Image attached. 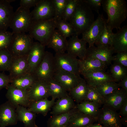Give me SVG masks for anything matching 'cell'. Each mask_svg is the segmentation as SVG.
Returning <instances> with one entry per match:
<instances>
[{"label": "cell", "mask_w": 127, "mask_h": 127, "mask_svg": "<svg viewBox=\"0 0 127 127\" xmlns=\"http://www.w3.org/2000/svg\"><path fill=\"white\" fill-rule=\"evenodd\" d=\"M102 5L104 11L107 13L108 19L106 23L112 30L120 28L122 23L127 17V7L124 0H103Z\"/></svg>", "instance_id": "obj_1"}, {"label": "cell", "mask_w": 127, "mask_h": 127, "mask_svg": "<svg viewBox=\"0 0 127 127\" xmlns=\"http://www.w3.org/2000/svg\"><path fill=\"white\" fill-rule=\"evenodd\" d=\"M92 11L83 0H78L75 10L69 21L79 35L87 30L94 21Z\"/></svg>", "instance_id": "obj_2"}, {"label": "cell", "mask_w": 127, "mask_h": 127, "mask_svg": "<svg viewBox=\"0 0 127 127\" xmlns=\"http://www.w3.org/2000/svg\"><path fill=\"white\" fill-rule=\"evenodd\" d=\"M56 28V20L49 19L33 21L28 32L33 38L45 46Z\"/></svg>", "instance_id": "obj_3"}, {"label": "cell", "mask_w": 127, "mask_h": 127, "mask_svg": "<svg viewBox=\"0 0 127 127\" xmlns=\"http://www.w3.org/2000/svg\"><path fill=\"white\" fill-rule=\"evenodd\" d=\"M33 21L29 9L19 7L14 12L9 27L13 34L28 32Z\"/></svg>", "instance_id": "obj_4"}, {"label": "cell", "mask_w": 127, "mask_h": 127, "mask_svg": "<svg viewBox=\"0 0 127 127\" xmlns=\"http://www.w3.org/2000/svg\"><path fill=\"white\" fill-rule=\"evenodd\" d=\"M34 42L33 38L29 34H14L8 50L13 56L27 55Z\"/></svg>", "instance_id": "obj_5"}, {"label": "cell", "mask_w": 127, "mask_h": 127, "mask_svg": "<svg viewBox=\"0 0 127 127\" xmlns=\"http://www.w3.org/2000/svg\"><path fill=\"white\" fill-rule=\"evenodd\" d=\"M56 70L54 56L46 51L42 60L32 74L38 80L47 81L53 78Z\"/></svg>", "instance_id": "obj_6"}, {"label": "cell", "mask_w": 127, "mask_h": 127, "mask_svg": "<svg viewBox=\"0 0 127 127\" xmlns=\"http://www.w3.org/2000/svg\"><path fill=\"white\" fill-rule=\"evenodd\" d=\"M57 70L79 75V59L67 53H56L54 56Z\"/></svg>", "instance_id": "obj_7"}, {"label": "cell", "mask_w": 127, "mask_h": 127, "mask_svg": "<svg viewBox=\"0 0 127 127\" xmlns=\"http://www.w3.org/2000/svg\"><path fill=\"white\" fill-rule=\"evenodd\" d=\"M106 20L102 14L99 13L96 19L91 26L82 34V38L88 44L89 47L94 46L95 42L103 31Z\"/></svg>", "instance_id": "obj_8"}, {"label": "cell", "mask_w": 127, "mask_h": 127, "mask_svg": "<svg viewBox=\"0 0 127 127\" xmlns=\"http://www.w3.org/2000/svg\"><path fill=\"white\" fill-rule=\"evenodd\" d=\"M121 118L116 111L103 106L100 109L96 119L104 127H122Z\"/></svg>", "instance_id": "obj_9"}, {"label": "cell", "mask_w": 127, "mask_h": 127, "mask_svg": "<svg viewBox=\"0 0 127 127\" xmlns=\"http://www.w3.org/2000/svg\"><path fill=\"white\" fill-rule=\"evenodd\" d=\"M7 91L6 96L16 108L18 105L28 107L31 103L29 97L28 90L16 88L9 84L6 88Z\"/></svg>", "instance_id": "obj_10"}, {"label": "cell", "mask_w": 127, "mask_h": 127, "mask_svg": "<svg viewBox=\"0 0 127 127\" xmlns=\"http://www.w3.org/2000/svg\"><path fill=\"white\" fill-rule=\"evenodd\" d=\"M31 13L33 21L54 18L55 11L52 0H40Z\"/></svg>", "instance_id": "obj_11"}, {"label": "cell", "mask_w": 127, "mask_h": 127, "mask_svg": "<svg viewBox=\"0 0 127 127\" xmlns=\"http://www.w3.org/2000/svg\"><path fill=\"white\" fill-rule=\"evenodd\" d=\"M8 71L12 79L30 73L27 60V55L22 56H13Z\"/></svg>", "instance_id": "obj_12"}, {"label": "cell", "mask_w": 127, "mask_h": 127, "mask_svg": "<svg viewBox=\"0 0 127 127\" xmlns=\"http://www.w3.org/2000/svg\"><path fill=\"white\" fill-rule=\"evenodd\" d=\"M18 121L16 107L10 102L0 106V127L16 125Z\"/></svg>", "instance_id": "obj_13"}, {"label": "cell", "mask_w": 127, "mask_h": 127, "mask_svg": "<svg viewBox=\"0 0 127 127\" xmlns=\"http://www.w3.org/2000/svg\"><path fill=\"white\" fill-rule=\"evenodd\" d=\"M78 36L75 34L70 37L67 40L66 51L70 54L83 60L86 57L87 42L82 38H79Z\"/></svg>", "instance_id": "obj_14"}, {"label": "cell", "mask_w": 127, "mask_h": 127, "mask_svg": "<svg viewBox=\"0 0 127 127\" xmlns=\"http://www.w3.org/2000/svg\"><path fill=\"white\" fill-rule=\"evenodd\" d=\"M45 46L39 42H34L28 55L30 73L32 74L42 60L45 51Z\"/></svg>", "instance_id": "obj_15"}, {"label": "cell", "mask_w": 127, "mask_h": 127, "mask_svg": "<svg viewBox=\"0 0 127 127\" xmlns=\"http://www.w3.org/2000/svg\"><path fill=\"white\" fill-rule=\"evenodd\" d=\"M52 78L69 91L77 85L82 78L79 75L57 70Z\"/></svg>", "instance_id": "obj_16"}, {"label": "cell", "mask_w": 127, "mask_h": 127, "mask_svg": "<svg viewBox=\"0 0 127 127\" xmlns=\"http://www.w3.org/2000/svg\"><path fill=\"white\" fill-rule=\"evenodd\" d=\"M127 98V93L119 87L104 97L103 106L117 111Z\"/></svg>", "instance_id": "obj_17"}, {"label": "cell", "mask_w": 127, "mask_h": 127, "mask_svg": "<svg viewBox=\"0 0 127 127\" xmlns=\"http://www.w3.org/2000/svg\"><path fill=\"white\" fill-rule=\"evenodd\" d=\"M114 53L111 47H95L87 48L86 56L92 57L104 63L107 66L111 64Z\"/></svg>", "instance_id": "obj_18"}, {"label": "cell", "mask_w": 127, "mask_h": 127, "mask_svg": "<svg viewBox=\"0 0 127 127\" xmlns=\"http://www.w3.org/2000/svg\"><path fill=\"white\" fill-rule=\"evenodd\" d=\"M79 71L81 75L89 71H105L107 65L95 58L86 56L83 60L79 59Z\"/></svg>", "instance_id": "obj_19"}, {"label": "cell", "mask_w": 127, "mask_h": 127, "mask_svg": "<svg viewBox=\"0 0 127 127\" xmlns=\"http://www.w3.org/2000/svg\"><path fill=\"white\" fill-rule=\"evenodd\" d=\"M28 91L31 103L50 96L47 81L37 80Z\"/></svg>", "instance_id": "obj_20"}, {"label": "cell", "mask_w": 127, "mask_h": 127, "mask_svg": "<svg viewBox=\"0 0 127 127\" xmlns=\"http://www.w3.org/2000/svg\"><path fill=\"white\" fill-rule=\"evenodd\" d=\"M82 75L87 84L94 87L107 81H114L110 74L106 73L105 71H95Z\"/></svg>", "instance_id": "obj_21"}, {"label": "cell", "mask_w": 127, "mask_h": 127, "mask_svg": "<svg viewBox=\"0 0 127 127\" xmlns=\"http://www.w3.org/2000/svg\"><path fill=\"white\" fill-rule=\"evenodd\" d=\"M111 47L114 53L127 51V26L121 28L114 33Z\"/></svg>", "instance_id": "obj_22"}, {"label": "cell", "mask_w": 127, "mask_h": 127, "mask_svg": "<svg viewBox=\"0 0 127 127\" xmlns=\"http://www.w3.org/2000/svg\"><path fill=\"white\" fill-rule=\"evenodd\" d=\"M14 12L7 0H0V29L7 30L9 27Z\"/></svg>", "instance_id": "obj_23"}, {"label": "cell", "mask_w": 127, "mask_h": 127, "mask_svg": "<svg viewBox=\"0 0 127 127\" xmlns=\"http://www.w3.org/2000/svg\"><path fill=\"white\" fill-rule=\"evenodd\" d=\"M56 29L51 36L47 46L51 48L56 53H65L66 51L67 40Z\"/></svg>", "instance_id": "obj_24"}, {"label": "cell", "mask_w": 127, "mask_h": 127, "mask_svg": "<svg viewBox=\"0 0 127 127\" xmlns=\"http://www.w3.org/2000/svg\"><path fill=\"white\" fill-rule=\"evenodd\" d=\"M96 121V118L86 115L79 110L70 118L67 126L71 127H89Z\"/></svg>", "instance_id": "obj_25"}, {"label": "cell", "mask_w": 127, "mask_h": 127, "mask_svg": "<svg viewBox=\"0 0 127 127\" xmlns=\"http://www.w3.org/2000/svg\"><path fill=\"white\" fill-rule=\"evenodd\" d=\"M79 111L76 106L69 111L53 115L47 121V127H65L67 126L71 117Z\"/></svg>", "instance_id": "obj_26"}, {"label": "cell", "mask_w": 127, "mask_h": 127, "mask_svg": "<svg viewBox=\"0 0 127 127\" xmlns=\"http://www.w3.org/2000/svg\"><path fill=\"white\" fill-rule=\"evenodd\" d=\"M18 121L23 122L24 127H38L36 123V114L20 105L16 108Z\"/></svg>", "instance_id": "obj_27"}, {"label": "cell", "mask_w": 127, "mask_h": 127, "mask_svg": "<svg viewBox=\"0 0 127 127\" xmlns=\"http://www.w3.org/2000/svg\"><path fill=\"white\" fill-rule=\"evenodd\" d=\"M55 99L52 98L49 100L46 98L32 102L28 108L32 112L40 114L46 116L55 103Z\"/></svg>", "instance_id": "obj_28"}, {"label": "cell", "mask_w": 127, "mask_h": 127, "mask_svg": "<svg viewBox=\"0 0 127 127\" xmlns=\"http://www.w3.org/2000/svg\"><path fill=\"white\" fill-rule=\"evenodd\" d=\"M74 101L69 95L58 99L52 107L51 114L56 115L69 111L75 107Z\"/></svg>", "instance_id": "obj_29"}, {"label": "cell", "mask_w": 127, "mask_h": 127, "mask_svg": "<svg viewBox=\"0 0 127 127\" xmlns=\"http://www.w3.org/2000/svg\"><path fill=\"white\" fill-rule=\"evenodd\" d=\"M37 80L33 74L29 73L12 79L10 84L16 88L28 90Z\"/></svg>", "instance_id": "obj_30"}, {"label": "cell", "mask_w": 127, "mask_h": 127, "mask_svg": "<svg viewBox=\"0 0 127 127\" xmlns=\"http://www.w3.org/2000/svg\"><path fill=\"white\" fill-rule=\"evenodd\" d=\"M88 91V86L82 78L77 85L69 91V95L78 103L84 101Z\"/></svg>", "instance_id": "obj_31"}, {"label": "cell", "mask_w": 127, "mask_h": 127, "mask_svg": "<svg viewBox=\"0 0 127 127\" xmlns=\"http://www.w3.org/2000/svg\"><path fill=\"white\" fill-rule=\"evenodd\" d=\"M50 96L52 98L60 99L69 95L67 91L58 82L53 78L47 81Z\"/></svg>", "instance_id": "obj_32"}, {"label": "cell", "mask_w": 127, "mask_h": 127, "mask_svg": "<svg viewBox=\"0 0 127 127\" xmlns=\"http://www.w3.org/2000/svg\"><path fill=\"white\" fill-rule=\"evenodd\" d=\"M101 106L100 104L94 102L84 101L78 103L76 106L80 112L96 118Z\"/></svg>", "instance_id": "obj_33"}, {"label": "cell", "mask_w": 127, "mask_h": 127, "mask_svg": "<svg viewBox=\"0 0 127 127\" xmlns=\"http://www.w3.org/2000/svg\"><path fill=\"white\" fill-rule=\"evenodd\" d=\"M114 34L112 30L108 27L106 22L103 31L95 44L97 47H111L112 40Z\"/></svg>", "instance_id": "obj_34"}, {"label": "cell", "mask_w": 127, "mask_h": 127, "mask_svg": "<svg viewBox=\"0 0 127 127\" xmlns=\"http://www.w3.org/2000/svg\"><path fill=\"white\" fill-rule=\"evenodd\" d=\"M56 28L66 38L76 34L70 23L62 19L56 20Z\"/></svg>", "instance_id": "obj_35"}, {"label": "cell", "mask_w": 127, "mask_h": 127, "mask_svg": "<svg viewBox=\"0 0 127 127\" xmlns=\"http://www.w3.org/2000/svg\"><path fill=\"white\" fill-rule=\"evenodd\" d=\"M110 71L111 77L116 82L127 76V68L118 64L114 63L112 64Z\"/></svg>", "instance_id": "obj_36"}, {"label": "cell", "mask_w": 127, "mask_h": 127, "mask_svg": "<svg viewBox=\"0 0 127 127\" xmlns=\"http://www.w3.org/2000/svg\"><path fill=\"white\" fill-rule=\"evenodd\" d=\"M120 87V85L119 83L114 81H111L103 83L94 87L104 97Z\"/></svg>", "instance_id": "obj_37"}, {"label": "cell", "mask_w": 127, "mask_h": 127, "mask_svg": "<svg viewBox=\"0 0 127 127\" xmlns=\"http://www.w3.org/2000/svg\"><path fill=\"white\" fill-rule=\"evenodd\" d=\"M12 57L8 49L0 50V71H9Z\"/></svg>", "instance_id": "obj_38"}, {"label": "cell", "mask_w": 127, "mask_h": 127, "mask_svg": "<svg viewBox=\"0 0 127 127\" xmlns=\"http://www.w3.org/2000/svg\"><path fill=\"white\" fill-rule=\"evenodd\" d=\"M87 86L88 91L84 101L94 102L101 105L103 104L104 97L95 88Z\"/></svg>", "instance_id": "obj_39"}, {"label": "cell", "mask_w": 127, "mask_h": 127, "mask_svg": "<svg viewBox=\"0 0 127 127\" xmlns=\"http://www.w3.org/2000/svg\"><path fill=\"white\" fill-rule=\"evenodd\" d=\"M78 0H68L62 19L69 21L76 9Z\"/></svg>", "instance_id": "obj_40"}, {"label": "cell", "mask_w": 127, "mask_h": 127, "mask_svg": "<svg viewBox=\"0 0 127 127\" xmlns=\"http://www.w3.org/2000/svg\"><path fill=\"white\" fill-rule=\"evenodd\" d=\"M13 34L12 32L0 29V50L8 49Z\"/></svg>", "instance_id": "obj_41"}, {"label": "cell", "mask_w": 127, "mask_h": 127, "mask_svg": "<svg viewBox=\"0 0 127 127\" xmlns=\"http://www.w3.org/2000/svg\"><path fill=\"white\" fill-rule=\"evenodd\" d=\"M54 8L55 18L56 20L62 19L68 0H52Z\"/></svg>", "instance_id": "obj_42"}, {"label": "cell", "mask_w": 127, "mask_h": 127, "mask_svg": "<svg viewBox=\"0 0 127 127\" xmlns=\"http://www.w3.org/2000/svg\"><path fill=\"white\" fill-rule=\"evenodd\" d=\"M112 61L127 68V51L119 52L113 56Z\"/></svg>", "instance_id": "obj_43"}, {"label": "cell", "mask_w": 127, "mask_h": 127, "mask_svg": "<svg viewBox=\"0 0 127 127\" xmlns=\"http://www.w3.org/2000/svg\"><path fill=\"white\" fill-rule=\"evenodd\" d=\"M90 8L98 14L100 8L103 0H83Z\"/></svg>", "instance_id": "obj_44"}, {"label": "cell", "mask_w": 127, "mask_h": 127, "mask_svg": "<svg viewBox=\"0 0 127 127\" xmlns=\"http://www.w3.org/2000/svg\"><path fill=\"white\" fill-rule=\"evenodd\" d=\"M11 79L9 75L0 72V90L6 88L11 83Z\"/></svg>", "instance_id": "obj_45"}, {"label": "cell", "mask_w": 127, "mask_h": 127, "mask_svg": "<svg viewBox=\"0 0 127 127\" xmlns=\"http://www.w3.org/2000/svg\"><path fill=\"white\" fill-rule=\"evenodd\" d=\"M40 0H21L20 7L29 9L32 7H35Z\"/></svg>", "instance_id": "obj_46"}, {"label": "cell", "mask_w": 127, "mask_h": 127, "mask_svg": "<svg viewBox=\"0 0 127 127\" xmlns=\"http://www.w3.org/2000/svg\"><path fill=\"white\" fill-rule=\"evenodd\" d=\"M119 110V115L123 117L127 116V98L125 100Z\"/></svg>", "instance_id": "obj_47"}, {"label": "cell", "mask_w": 127, "mask_h": 127, "mask_svg": "<svg viewBox=\"0 0 127 127\" xmlns=\"http://www.w3.org/2000/svg\"><path fill=\"white\" fill-rule=\"evenodd\" d=\"M118 83L120 87L127 93V76L120 81Z\"/></svg>", "instance_id": "obj_48"}, {"label": "cell", "mask_w": 127, "mask_h": 127, "mask_svg": "<svg viewBox=\"0 0 127 127\" xmlns=\"http://www.w3.org/2000/svg\"><path fill=\"white\" fill-rule=\"evenodd\" d=\"M121 121L122 124L125 125L127 127V116L123 117L121 118Z\"/></svg>", "instance_id": "obj_49"}, {"label": "cell", "mask_w": 127, "mask_h": 127, "mask_svg": "<svg viewBox=\"0 0 127 127\" xmlns=\"http://www.w3.org/2000/svg\"><path fill=\"white\" fill-rule=\"evenodd\" d=\"M89 127H104L101 124L99 123L93 124Z\"/></svg>", "instance_id": "obj_50"}, {"label": "cell", "mask_w": 127, "mask_h": 127, "mask_svg": "<svg viewBox=\"0 0 127 127\" xmlns=\"http://www.w3.org/2000/svg\"><path fill=\"white\" fill-rule=\"evenodd\" d=\"M8 2L10 3L12 2H14L16 0H7Z\"/></svg>", "instance_id": "obj_51"}, {"label": "cell", "mask_w": 127, "mask_h": 127, "mask_svg": "<svg viewBox=\"0 0 127 127\" xmlns=\"http://www.w3.org/2000/svg\"><path fill=\"white\" fill-rule=\"evenodd\" d=\"M65 127H70L69 126H66Z\"/></svg>", "instance_id": "obj_52"}]
</instances>
